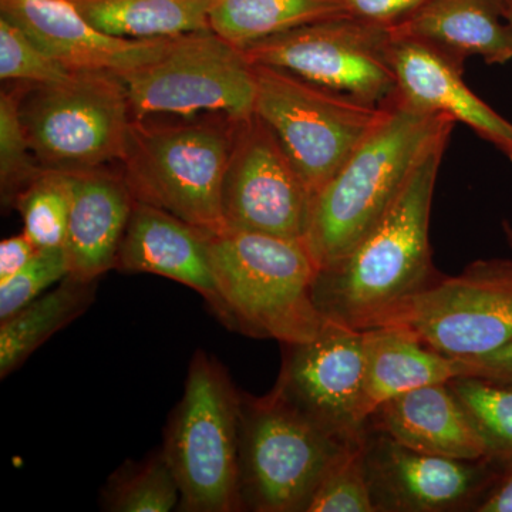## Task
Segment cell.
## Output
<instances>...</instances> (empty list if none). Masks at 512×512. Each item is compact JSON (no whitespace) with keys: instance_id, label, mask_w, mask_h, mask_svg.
<instances>
[{"instance_id":"obj_1","label":"cell","mask_w":512,"mask_h":512,"mask_svg":"<svg viewBox=\"0 0 512 512\" xmlns=\"http://www.w3.org/2000/svg\"><path fill=\"white\" fill-rule=\"evenodd\" d=\"M450 137L427 148L372 231L345 258L319 269L313 301L323 318L357 330L377 328L440 278L433 264L430 217Z\"/></svg>"},{"instance_id":"obj_2","label":"cell","mask_w":512,"mask_h":512,"mask_svg":"<svg viewBox=\"0 0 512 512\" xmlns=\"http://www.w3.org/2000/svg\"><path fill=\"white\" fill-rule=\"evenodd\" d=\"M454 126L400 94L387 104L382 121L315 195L305 242L319 269L345 258L372 231L427 148Z\"/></svg>"},{"instance_id":"obj_3","label":"cell","mask_w":512,"mask_h":512,"mask_svg":"<svg viewBox=\"0 0 512 512\" xmlns=\"http://www.w3.org/2000/svg\"><path fill=\"white\" fill-rule=\"evenodd\" d=\"M210 254L225 326L282 345L318 335L326 320L313 301L319 266L305 241L224 229L211 234Z\"/></svg>"},{"instance_id":"obj_4","label":"cell","mask_w":512,"mask_h":512,"mask_svg":"<svg viewBox=\"0 0 512 512\" xmlns=\"http://www.w3.org/2000/svg\"><path fill=\"white\" fill-rule=\"evenodd\" d=\"M326 429L276 387L242 393L239 490L242 510L306 512L323 476L363 440Z\"/></svg>"},{"instance_id":"obj_5","label":"cell","mask_w":512,"mask_h":512,"mask_svg":"<svg viewBox=\"0 0 512 512\" xmlns=\"http://www.w3.org/2000/svg\"><path fill=\"white\" fill-rule=\"evenodd\" d=\"M241 396L224 366L198 349L188 366L183 397L165 427L161 448L180 488L178 511H242Z\"/></svg>"},{"instance_id":"obj_6","label":"cell","mask_w":512,"mask_h":512,"mask_svg":"<svg viewBox=\"0 0 512 512\" xmlns=\"http://www.w3.org/2000/svg\"><path fill=\"white\" fill-rule=\"evenodd\" d=\"M235 123L224 119L154 126L134 119L121 160L134 200L211 234L224 231L222 184Z\"/></svg>"},{"instance_id":"obj_7","label":"cell","mask_w":512,"mask_h":512,"mask_svg":"<svg viewBox=\"0 0 512 512\" xmlns=\"http://www.w3.org/2000/svg\"><path fill=\"white\" fill-rule=\"evenodd\" d=\"M20 116L40 167L64 173L123 160L134 116L120 76L73 70L20 97Z\"/></svg>"},{"instance_id":"obj_8","label":"cell","mask_w":512,"mask_h":512,"mask_svg":"<svg viewBox=\"0 0 512 512\" xmlns=\"http://www.w3.org/2000/svg\"><path fill=\"white\" fill-rule=\"evenodd\" d=\"M255 114L272 128L313 197L382 121L386 106L254 64Z\"/></svg>"},{"instance_id":"obj_9","label":"cell","mask_w":512,"mask_h":512,"mask_svg":"<svg viewBox=\"0 0 512 512\" xmlns=\"http://www.w3.org/2000/svg\"><path fill=\"white\" fill-rule=\"evenodd\" d=\"M120 77L137 120L207 111L238 121L255 114L254 64L212 30L174 37L156 60Z\"/></svg>"},{"instance_id":"obj_10","label":"cell","mask_w":512,"mask_h":512,"mask_svg":"<svg viewBox=\"0 0 512 512\" xmlns=\"http://www.w3.org/2000/svg\"><path fill=\"white\" fill-rule=\"evenodd\" d=\"M382 326L406 329L456 360L503 348L512 342V259H477L458 275H441Z\"/></svg>"},{"instance_id":"obj_11","label":"cell","mask_w":512,"mask_h":512,"mask_svg":"<svg viewBox=\"0 0 512 512\" xmlns=\"http://www.w3.org/2000/svg\"><path fill=\"white\" fill-rule=\"evenodd\" d=\"M392 45L389 29L345 16L309 23L242 50L252 64L382 107L399 94Z\"/></svg>"},{"instance_id":"obj_12","label":"cell","mask_w":512,"mask_h":512,"mask_svg":"<svg viewBox=\"0 0 512 512\" xmlns=\"http://www.w3.org/2000/svg\"><path fill=\"white\" fill-rule=\"evenodd\" d=\"M313 200L272 128L256 114L238 120L222 184L225 229L305 241Z\"/></svg>"},{"instance_id":"obj_13","label":"cell","mask_w":512,"mask_h":512,"mask_svg":"<svg viewBox=\"0 0 512 512\" xmlns=\"http://www.w3.org/2000/svg\"><path fill=\"white\" fill-rule=\"evenodd\" d=\"M282 346L276 389L326 429L345 436L365 433L363 330L326 319L312 340Z\"/></svg>"},{"instance_id":"obj_14","label":"cell","mask_w":512,"mask_h":512,"mask_svg":"<svg viewBox=\"0 0 512 512\" xmlns=\"http://www.w3.org/2000/svg\"><path fill=\"white\" fill-rule=\"evenodd\" d=\"M365 453L377 512L474 511L500 468L421 453L367 426Z\"/></svg>"},{"instance_id":"obj_15","label":"cell","mask_w":512,"mask_h":512,"mask_svg":"<svg viewBox=\"0 0 512 512\" xmlns=\"http://www.w3.org/2000/svg\"><path fill=\"white\" fill-rule=\"evenodd\" d=\"M2 15L70 70L123 76L156 60L171 39L130 40L94 28L72 0H0Z\"/></svg>"},{"instance_id":"obj_16","label":"cell","mask_w":512,"mask_h":512,"mask_svg":"<svg viewBox=\"0 0 512 512\" xmlns=\"http://www.w3.org/2000/svg\"><path fill=\"white\" fill-rule=\"evenodd\" d=\"M210 238L211 232L136 201L121 241L116 269L163 276L188 286L200 293L224 323L225 308L212 269Z\"/></svg>"},{"instance_id":"obj_17","label":"cell","mask_w":512,"mask_h":512,"mask_svg":"<svg viewBox=\"0 0 512 512\" xmlns=\"http://www.w3.org/2000/svg\"><path fill=\"white\" fill-rule=\"evenodd\" d=\"M392 60L400 96L456 124H466L512 163V123L467 86L464 69L410 40L393 39Z\"/></svg>"},{"instance_id":"obj_18","label":"cell","mask_w":512,"mask_h":512,"mask_svg":"<svg viewBox=\"0 0 512 512\" xmlns=\"http://www.w3.org/2000/svg\"><path fill=\"white\" fill-rule=\"evenodd\" d=\"M72 207L67 225L66 251L70 276L99 281L116 268L121 241L134 200L123 175L90 170L69 173Z\"/></svg>"},{"instance_id":"obj_19","label":"cell","mask_w":512,"mask_h":512,"mask_svg":"<svg viewBox=\"0 0 512 512\" xmlns=\"http://www.w3.org/2000/svg\"><path fill=\"white\" fill-rule=\"evenodd\" d=\"M390 35L429 47L461 69L473 56L487 64L512 60V25L504 0H427Z\"/></svg>"},{"instance_id":"obj_20","label":"cell","mask_w":512,"mask_h":512,"mask_svg":"<svg viewBox=\"0 0 512 512\" xmlns=\"http://www.w3.org/2000/svg\"><path fill=\"white\" fill-rule=\"evenodd\" d=\"M366 426L421 453L467 461L487 458L483 441L448 382L387 400L370 414Z\"/></svg>"},{"instance_id":"obj_21","label":"cell","mask_w":512,"mask_h":512,"mask_svg":"<svg viewBox=\"0 0 512 512\" xmlns=\"http://www.w3.org/2000/svg\"><path fill=\"white\" fill-rule=\"evenodd\" d=\"M365 338L366 419L393 397L429 384L447 383L461 375L460 362L427 348L397 326L363 330Z\"/></svg>"},{"instance_id":"obj_22","label":"cell","mask_w":512,"mask_h":512,"mask_svg":"<svg viewBox=\"0 0 512 512\" xmlns=\"http://www.w3.org/2000/svg\"><path fill=\"white\" fill-rule=\"evenodd\" d=\"M107 35L130 40L174 39L211 30L215 0H72Z\"/></svg>"},{"instance_id":"obj_23","label":"cell","mask_w":512,"mask_h":512,"mask_svg":"<svg viewBox=\"0 0 512 512\" xmlns=\"http://www.w3.org/2000/svg\"><path fill=\"white\" fill-rule=\"evenodd\" d=\"M97 281L67 276L52 291L0 320V376L18 370L40 346L82 316L96 299Z\"/></svg>"},{"instance_id":"obj_24","label":"cell","mask_w":512,"mask_h":512,"mask_svg":"<svg viewBox=\"0 0 512 512\" xmlns=\"http://www.w3.org/2000/svg\"><path fill=\"white\" fill-rule=\"evenodd\" d=\"M350 16L343 0H215L210 28L245 49L309 23Z\"/></svg>"},{"instance_id":"obj_25","label":"cell","mask_w":512,"mask_h":512,"mask_svg":"<svg viewBox=\"0 0 512 512\" xmlns=\"http://www.w3.org/2000/svg\"><path fill=\"white\" fill-rule=\"evenodd\" d=\"M181 494L163 450L138 463H124L111 474L101 507L110 512H170L180 507Z\"/></svg>"},{"instance_id":"obj_26","label":"cell","mask_w":512,"mask_h":512,"mask_svg":"<svg viewBox=\"0 0 512 512\" xmlns=\"http://www.w3.org/2000/svg\"><path fill=\"white\" fill-rule=\"evenodd\" d=\"M13 202L22 217L23 232L37 248L64 247L72 207L69 173L42 168Z\"/></svg>"},{"instance_id":"obj_27","label":"cell","mask_w":512,"mask_h":512,"mask_svg":"<svg viewBox=\"0 0 512 512\" xmlns=\"http://www.w3.org/2000/svg\"><path fill=\"white\" fill-rule=\"evenodd\" d=\"M448 384L483 441L488 460H512V386L471 376L454 377Z\"/></svg>"},{"instance_id":"obj_28","label":"cell","mask_w":512,"mask_h":512,"mask_svg":"<svg viewBox=\"0 0 512 512\" xmlns=\"http://www.w3.org/2000/svg\"><path fill=\"white\" fill-rule=\"evenodd\" d=\"M366 434L323 476L306 512H377L366 466Z\"/></svg>"},{"instance_id":"obj_29","label":"cell","mask_w":512,"mask_h":512,"mask_svg":"<svg viewBox=\"0 0 512 512\" xmlns=\"http://www.w3.org/2000/svg\"><path fill=\"white\" fill-rule=\"evenodd\" d=\"M59 60L47 55L15 22L0 16V79L43 86L62 82L72 74Z\"/></svg>"},{"instance_id":"obj_30","label":"cell","mask_w":512,"mask_h":512,"mask_svg":"<svg viewBox=\"0 0 512 512\" xmlns=\"http://www.w3.org/2000/svg\"><path fill=\"white\" fill-rule=\"evenodd\" d=\"M42 170L37 163L20 116L18 92L0 96V183L3 198L13 201Z\"/></svg>"},{"instance_id":"obj_31","label":"cell","mask_w":512,"mask_h":512,"mask_svg":"<svg viewBox=\"0 0 512 512\" xmlns=\"http://www.w3.org/2000/svg\"><path fill=\"white\" fill-rule=\"evenodd\" d=\"M69 275L64 247L39 249L35 258L18 274L0 282V320L15 315Z\"/></svg>"},{"instance_id":"obj_32","label":"cell","mask_w":512,"mask_h":512,"mask_svg":"<svg viewBox=\"0 0 512 512\" xmlns=\"http://www.w3.org/2000/svg\"><path fill=\"white\" fill-rule=\"evenodd\" d=\"M352 18L392 29L423 6L427 0H343Z\"/></svg>"},{"instance_id":"obj_33","label":"cell","mask_w":512,"mask_h":512,"mask_svg":"<svg viewBox=\"0 0 512 512\" xmlns=\"http://www.w3.org/2000/svg\"><path fill=\"white\" fill-rule=\"evenodd\" d=\"M460 376L480 377L490 382L512 386V342L485 355L458 360Z\"/></svg>"},{"instance_id":"obj_34","label":"cell","mask_w":512,"mask_h":512,"mask_svg":"<svg viewBox=\"0 0 512 512\" xmlns=\"http://www.w3.org/2000/svg\"><path fill=\"white\" fill-rule=\"evenodd\" d=\"M40 248L25 234L13 235L0 242V282L8 281L35 258Z\"/></svg>"},{"instance_id":"obj_35","label":"cell","mask_w":512,"mask_h":512,"mask_svg":"<svg viewBox=\"0 0 512 512\" xmlns=\"http://www.w3.org/2000/svg\"><path fill=\"white\" fill-rule=\"evenodd\" d=\"M474 512H512V460L500 464L497 476Z\"/></svg>"},{"instance_id":"obj_36","label":"cell","mask_w":512,"mask_h":512,"mask_svg":"<svg viewBox=\"0 0 512 512\" xmlns=\"http://www.w3.org/2000/svg\"><path fill=\"white\" fill-rule=\"evenodd\" d=\"M501 228H503V234L505 241H507L508 247L512 249V224L508 220H504L503 224H501Z\"/></svg>"},{"instance_id":"obj_37","label":"cell","mask_w":512,"mask_h":512,"mask_svg":"<svg viewBox=\"0 0 512 512\" xmlns=\"http://www.w3.org/2000/svg\"><path fill=\"white\" fill-rule=\"evenodd\" d=\"M505 5V16H507V19L510 20V23L512 25V0H504Z\"/></svg>"}]
</instances>
